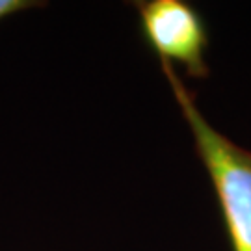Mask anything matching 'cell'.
<instances>
[{"label":"cell","instance_id":"1","mask_svg":"<svg viewBox=\"0 0 251 251\" xmlns=\"http://www.w3.org/2000/svg\"><path fill=\"white\" fill-rule=\"evenodd\" d=\"M160 69L212 182L231 250L251 251V149L236 144L208 121L196 91L175 67L160 63Z\"/></svg>","mask_w":251,"mask_h":251},{"label":"cell","instance_id":"3","mask_svg":"<svg viewBox=\"0 0 251 251\" xmlns=\"http://www.w3.org/2000/svg\"><path fill=\"white\" fill-rule=\"evenodd\" d=\"M45 6V2H37V0H0V23L6 19L19 15L28 9H36Z\"/></svg>","mask_w":251,"mask_h":251},{"label":"cell","instance_id":"2","mask_svg":"<svg viewBox=\"0 0 251 251\" xmlns=\"http://www.w3.org/2000/svg\"><path fill=\"white\" fill-rule=\"evenodd\" d=\"M134 8L142 36L160 63L190 78H208V32L198 9L184 0H142Z\"/></svg>","mask_w":251,"mask_h":251}]
</instances>
